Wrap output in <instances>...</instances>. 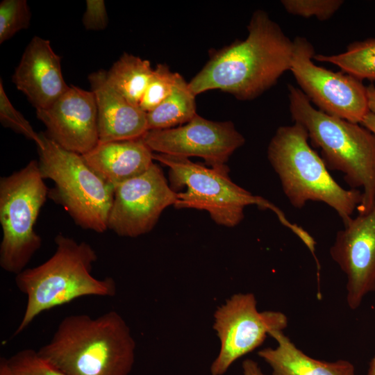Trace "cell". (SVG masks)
I'll list each match as a JSON object with an SVG mask.
<instances>
[{
    "label": "cell",
    "instance_id": "cb8c5ba5",
    "mask_svg": "<svg viewBox=\"0 0 375 375\" xmlns=\"http://www.w3.org/2000/svg\"><path fill=\"white\" fill-rule=\"evenodd\" d=\"M178 73L172 72L166 64H158L140 101L139 107L148 112L170 94Z\"/></svg>",
    "mask_w": 375,
    "mask_h": 375
},
{
    "label": "cell",
    "instance_id": "9c48e42d",
    "mask_svg": "<svg viewBox=\"0 0 375 375\" xmlns=\"http://www.w3.org/2000/svg\"><path fill=\"white\" fill-rule=\"evenodd\" d=\"M315 49L307 38L293 40L290 71L300 90L318 110L357 124L370 112L367 86L343 72H334L315 65Z\"/></svg>",
    "mask_w": 375,
    "mask_h": 375
},
{
    "label": "cell",
    "instance_id": "7a4b0ae2",
    "mask_svg": "<svg viewBox=\"0 0 375 375\" xmlns=\"http://www.w3.org/2000/svg\"><path fill=\"white\" fill-rule=\"evenodd\" d=\"M135 342L116 311L93 318L70 315L58 324L38 356L65 375H128Z\"/></svg>",
    "mask_w": 375,
    "mask_h": 375
},
{
    "label": "cell",
    "instance_id": "52a82bcc",
    "mask_svg": "<svg viewBox=\"0 0 375 375\" xmlns=\"http://www.w3.org/2000/svg\"><path fill=\"white\" fill-rule=\"evenodd\" d=\"M40 135V170L44 179L55 183L49 197L62 205L81 228L105 232L114 186L95 172L82 155L62 148L45 133Z\"/></svg>",
    "mask_w": 375,
    "mask_h": 375
},
{
    "label": "cell",
    "instance_id": "8992f818",
    "mask_svg": "<svg viewBox=\"0 0 375 375\" xmlns=\"http://www.w3.org/2000/svg\"><path fill=\"white\" fill-rule=\"evenodd\" d=\"M267 158L292 206L301 209L309 201H319L335 210L344 226L352 219L362 201V191L344 189L333 178L301 125L278 127L269 144Z\"/></svg>",
    "mask_w": 375,
    "mask_h": 375
},
{
    "label": "cell",
    "instance_id": "e0dca14e",
    "mask_svg": "<svg viewBox=\"0 0 375 375\" xmlns=\"http://www.w3.org/2000/svg\"><path fill=\"white\" fill-rule=\"evenodd\" d=\"M142 138L99 143L82 155L88 165L114 187L145 172L153 163Z\"/></svg>",
    "mask_w": 375,
    "mask_h": 375
},
{
    "label": "cell",
    "instance_id": "484cf974",
    "mask_svg": "<svg viewBox=\"0 0 375 375\" xmlns=\"http://www.w3.org/2000/svg\"><path fill=\"white\" fill-rule=\"evenodd\" d=\"M0 122L3 126L33 140L37 146L40 144V133L34 131L22 114L12 105L5 92L1 79L0 80Z\"/></svg>",
    "mask_w": 375,
    "mask_h": 375
},
{
    "label": "cell",
    "instance_id": "4fadbf2b",
    "mask_svg": "<svg viewBox=\"0 0 375 375\" xmlns=\"http://www.w3.org/2000/svg\"><path fill=\"white\" fill-rule=\"evenodd\" d=\"M330 254L347 275V303L356 309L367 294L375 291V204L337 233Z\"/></svg>",
    "mask_w": 375,
    "mask_h": 375
},
{
    "label": "cell",
    "instance_id": "ac0fdd59",
    "mask_svg": "<svg viewBox=\"0 0 375 375\" xmlns=\"http://www.w3.org/2000/svg\"><path fill=\"white\" fill-rule=\"evenodd\" d=\"M269 336L277 342V347L263 349L258 354L271 367L272 375H355L350 362L312 358L298 349L283 331H272Z\"/></svg>",
    "mask_w": 375,
    "mask_h": 375
},
{
    "label": "cell",
    "instance_id": "277c9868",
    "mask_svg": "<svg viewBox=\"0 0 375 375\" xmlns=\"http://www.w3.org/2000/svg\"><path fill=\"white\" fill-rule=\"evenodd\" d=\"M56 251L42 264L24 269L15 276L18 290L26 295L22 319L14 333L19 335L42 312L85 296L113 297L117 287L111 277L92 275L97 255L87 242L58 234Z\"/></svg>",
    "mask_w": 375,
    "mask_h": 375
},
{
    "label": "cell",
    "instance_id": "8fae6325",
    "mask_svg": "<svg viewBox=\"0 0 375 375\" xmlns=\"http://www.w3.org/2000/svg\"><path fill=\"white\" fill-rule=\"evenodd\" d=\"M177 192L155 163L141 175L114 187L107 226L122 237L136 238L151 231L162 211L174 206Z\"/></svg>",
    "mask_w": 375,
    "mask_h": 375
},
{
    "label": "cell",
    "instance_id": "4316f807",
    "mask_svg": "<svg viewBox=\"0 0 375 375\" xmlns=\"http://www.w3.org/2000/svg\"><path fill=\"white\" fill-rule=\"evenodd\" d=\"M82 22L88 31H103L108 24V17L103 0H87Z\"/></svg>",
    "mask_w": 375,
    "mask_h": 375
},
{
    "label": "cell",
    "instance_id": "f546056e",
    "mask_svg": "<svg viewBox=\"0 0 375 375\" xmlns=\"http://www.w3.org/2000/svg\"><path fill=\"white\" fill-rule=\"evenodd\" d=\"M361 124L375 135V114L369 112L363 119Z\"/></svg>",
    "mask_w": 375,
    "mask_h": 375
},
{
    "label": "cell",
    "instance_id": "ba28073f",
    "mask_svg": "<svg viewBox=\"0 0 375 375\" xmlns=\"http://www.w3.org/2000/svg\"><path fill=\"white\" fill-rule=\"evenodd\" d=\"M39 162L33 160L24 168L0 179V266L18 274L42 246L34 230L39 212L49 197Z\"/></svg>",
    "mask_w": 375,
    "mask_h": 375
},
{
    "label": "cell",
    "instance_id": "d4e9b609",
    "mask_svg": "<svg viewBox=\"0 0 375 375\" xmlns=\"http://www.w3.org/2000/svg\"><path fill=\"white\" fill-rule=\"evenodd\" d=\"M281 2L290 14L306 18L315 17L322 21L331 18L344 3L342 0H283Z\"/></svg>",
    "mask_w": 375,
    "mask_h": 375
},
{
    "label": "cell",
    "instance_id": "d6986e66",
    "mask_svg": "<svg viewBox=\"0 0 375 375\" xmlns=\"http://www.w3.org/2000/svg\"><path fill=\"white\" fill-rule=\"evenodd\" d=\"M195 97L188 83L178 74L167 97L147 112L148 130L171 128L190 122L197 114Z\"/></svg>",
    "mask_w": 375,
    "mask_h": 375
},
{
    "label": "cell",
    "instance_id": "5bb4252c",
    "mask_svg": "<svg viewBox=\"0 0 375 375\" xmlns=\"http://www.w3.org/2000/svg\"><path fill=\"white\" fill-rule=\"evenodd\" d=\"M45 133L62 148L81 155L99 142L96 100L92 91L74 85L50 106L36 110Z\"/></svg>",
    "mask_w": 375,
    "mask_h": 375
},
{
    "label": "cell",
    "instance_id": "2e32d148",
    "mask_svg": "<svg viewBox=\"0 0 375 375\" xmlns=\"http://www.w3.org/2000/svg\"><path fill=\"white\" fill-rule=\"evenodd\" d=\"M88 81L96 100L99 142L137 139L146 133L147 112L109 84L106 71L90 74Z\"/></svg>",
    "mask_w": 375,
    "mask_h": 375
},
{
    "label": "cell",
    "instance_id": "5b68a950",
    "mask_svg": "<svg viewBox=\"0 0 375 375\" xmlns=\"http://www.w3.org/2000/svg\"><path fill=\"white\" fill-rule=\"evenodd\" d=\"M153 159L169 168V185L178 195L174 206L176 208L206 210L217 224L234 227L243 220L245 208L255 205L272 211L306 247L313 244V238L301 227L288 221L279 208L235 183L228 176L226 165L208 167L188 158L154 152Z\"/></svg>",
    "mask_w": 375,
    "mask_h": 375
},
{
    "label": "cell",
    "instance_id": "7c38bea8",
    "mask_svg": "<svg viewBox=\"0 0 375 375\" xmlns=\"http://www.w3.org/2000/svg\"><path fill=\"white\" fill-rule=\"evenodd\" d=\"M142 138L154 153L200 157L213 168L226 166L230 156L245 142L232 122H214L198 114L182 126L148 130Z\"/></svg>",
    "mask_w": 375,
    "mask_h": 375
},
{
    "label": "cell",
    "instance_id": "603a6c76",
    "mask_svg": "<svg viewBox=\"0 0 375 375\" xmlns=\"http://www.w3.org/2000/svg\"><path fill=\"white\" fill-rule=\"evenodd\" d=\"M31 19L26 0H3L0 3V44L28 28Z\"/></svg>",
    "mask_w": 375,
    "mask_h": 375
},
{
    "label": "cell",
    "instance_id": "83f0119b",
    "mask_svg": "<svg viewBox=\"0 0 375 375\" xmlns=\"http://www.w3.org/2000/svg\"><path fill=\"white\" fill-rule=\"evenodd\" d=\"M243 375H266L265 374L258 364L251 360L246 359L242 362Z\"/></svg>",
    "mask_w": 375,
    "mask_h": 375
},
{
    "label": "cell",
    "instance_id": "6da1fadb",
    "mask_svg": "<svg viewBox=\"0 0 375 375\" xmlns=\"http://www.w3.org/2000/svg\"><path fill=\"white\" fill-rule=\"evenodd\" d=\"M245 40L210 54L209 60L188 83L197 96L220 90L240 100H251L276 84L290 69L293 41L262 10H256Z\"/></svg>",
    "mask_w": 375,
    "mask_h": 375
},
{
    "label": "cell",
    "instance_id": "4dcf8cb0",
    "mask_svg": "<svg viewBox=\"0 0 375 375\" xmlns=\"http://www.w3.org/2000/svg\"><path fill=\"white\" fill-rule=\"evenodd\" d=\"M367 375H375V357L370 363V367Z\"/></svg>",
    "mask_w": 375,
    "mask_h": 375
},
{
    "label": "cell",
    "instance_id": "7402d4cb",
    "mask_svg": "<svg viewBox=\"0 0 375 375\" xmlns=\"http://www.w3.org/2000/svg\"><path fill=\"white\" fill-rule=\"evenodd\" d=\"M0 375H65L41 358L37 351L21 350L0 361Z\"/></svg>",
    "mask_w": 375,
    "mask_h": 375
},
{
    "label": "cell",
    "instance_id": "30bf717a",
    "mask_svg": "<svg viewBox=\"0 0 375 375\" xmlns=\"http://www.w3.org/2000/svg\"><path fill=\"white\" fill-rule=\"evenodd\" d=\"M252 293L233 294L214 314L213 328L220 341V349L210 367L212 375L224 374L233 363L260 347L274 331L288 325L281 312H259Z\"/></svg>",
    "mask_w": 375,
    "mask_h": 375
},
{
    "label": "cell",
    "instance_id": "9a60e30c",
    "mask_svg": "<svg viewBox=\"0 0 375 375\" xmlns=\"http://www.w3.org/2000/svg\"><path fill=\"white\" fill-rule=\"evenodd\" d=\"M12 81L36 110L48 108L69 88L62 76L60 57L49 40L38 36L25 48Z\"/></svg>",
    "mask_w": 375,
    "mask_h": 375
},
{
    "label": "cell",
    "instance_id": "44dd1931",
    "mask_svg": "<svg viewBox=\"0 0 375 375\" xmlns=\"http://www.w3.org/2000/svg\"><path fill=\"white\" fill-rule=\"evenodd\" d=\"M313 59L332 63L358 80L375 81V38L353 42L343 53L315 54Z\"/></svg>",
    "mask_w": 375,
    "mask_h": 375
},
{
    "label": "cell",
    "instance_id": "f1b7e54d",
    "mask_svg": "<svg viewBox=\"0 0 375 375\" xmlns=\"http://www.w3.org/2000/svg\"><path fill=\"white\" fill-rule=\"evenodd\" d=\"M367 94L369 111L375 114V85L374 84L367 86Z\"/></svg>",
    "mask_w": 375,
    "mask_h": 375
},
{
    "label": "cell",
    "instance_id": "3957f363",
    "mask_svg": "<svg viewBox=\"0 0 375 375\" xmlns=\"http://www.w3.org/2000/svg\"><path fill=\"white\" fill-rule=\"evenodd\" d=\"M288 88L293 121L306 130L328 169L342 172L351 189L362 188V201L357 210L358 214L368 212L375 204V135L360 124L314 108L292 85Z\"/></svg>",
    "mask_w": 375,
    "mask_h": 375
},
{
    "label": "cell",
    "instance_id": "ffe728a7",
    "mask_svg": "<svg viewBox=\"0 0 375 375\" xmlns=\"http://www.w3.org/2000/svg\"><path fill=\"white\" fill-rule=\"evenodd\" d=\"M153 72L148 60L124 53L106 71V78L129 102L139 106Z\"/></svg>",
    "mask_w": 375,
    "mask_h": 375
}]
</instances>
